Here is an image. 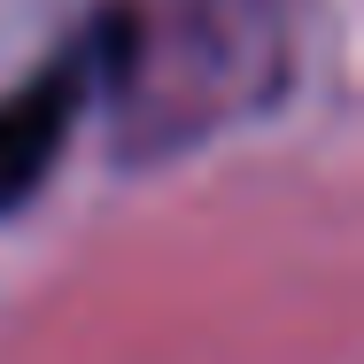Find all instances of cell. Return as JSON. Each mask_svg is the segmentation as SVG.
Segmentation results:
<instances>
[{"mask_svg": "<svg viewBox=\"0 0 364 364\" xmlns=\"http://www.w3.org/2000/svg\"><path fill=\"white\" fill-rule=\"evenodd\" d=\"M85 70H93V55H70L0 101V218L47 186V171L77 124V101H85Z\"/></svg>", "mask_w": 364, "mask_h": 364, "instance_id": "6da1fadb", "label": "cell"}]
</instances>
